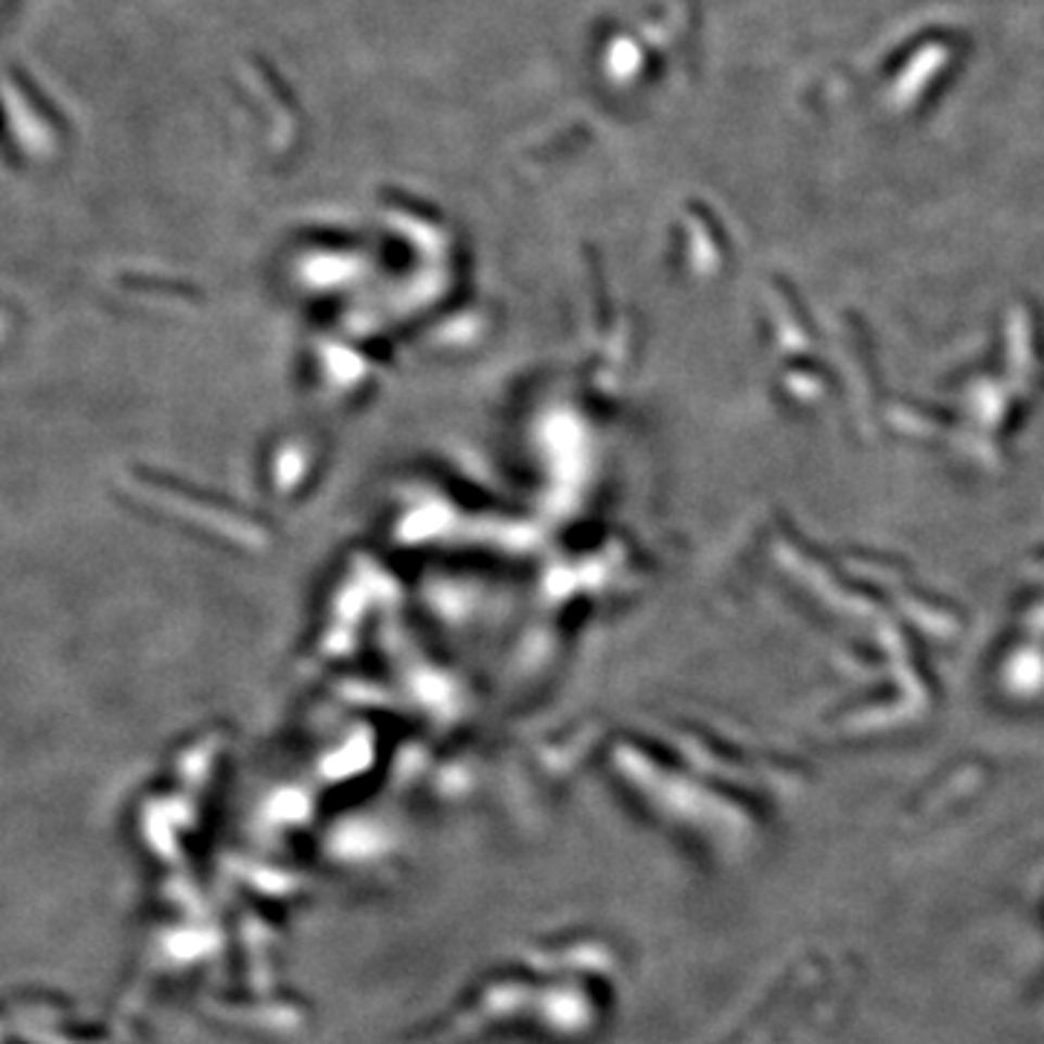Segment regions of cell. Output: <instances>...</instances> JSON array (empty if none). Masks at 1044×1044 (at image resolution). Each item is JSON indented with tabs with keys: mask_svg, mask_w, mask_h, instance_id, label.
I'll return each mask as SVG.
<instances>
[]
</instances>
